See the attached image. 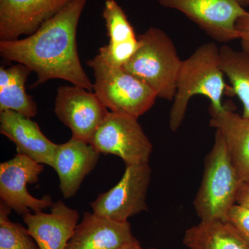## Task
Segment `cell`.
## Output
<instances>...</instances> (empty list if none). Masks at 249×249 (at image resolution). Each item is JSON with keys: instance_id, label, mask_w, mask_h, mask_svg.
I'll use <instances>...</instances> for the list:
<instances>
[{"instance_id": "2", "label": "cell", "mask_w": 249, "mask_h": 249, "mask_svg": "<svg viewBox=\"0 0 249 249\" xmlns=\"http://www.w3.org/2000/svg\"><path fill=\"white\" fill-rule=\"evenodd\" d=\"M220 67L219 48L215 42L203 44L191 56L182 60L177 91L169 114V127L175 132L186 116L188 103L193 96L202 95L211 101L210 107L220 110L222 96L229 95L231 87L226 84Z\"/></svg>"}, {"instance_id": "8", "label": "cell", "mask_w": 249, "mask_h": 249, "mask_svg": "<svg viewBox=\"0 0 249 249\" xmlns=\"http://www.w3.org/2000/svg\"><path fill=\"white\" fill-rule=\"evenodd\" d=\"M167 9L177 10L218 42L239 39L237 19L247 12L236 0H157Z\"/></svg>"}, {"instance_id": "22", "label": "cell", "mask_w": 249, "mask_h": 249, "mask_svg": "<svg viewBox=\"0 0 249 249\" xmlns=\"http://www.w3.org/2000/svg\"><path fill=\"white\" fill-rule=\"evenodd\" d=\"M226 221L249 240V207L236 204L231 210Z\"/></svg>"}, {"instance_id": "4", "label": "cell", "mask_w": 249, "mask_h": 249, "mask_svg": "<svg viewBox=\"0 0 249 249\" xmlns=\"http://www.w3.org/2000/svg\"><path fill=\"white\" fill-rule=\"evenodd\" d=\"M138 39V49L124 68L148 85L157 98L173 101L182 63L175 44L157 27L149 28Z\"/></svg>"}, {"instance_id": "23", "label": "cell", "mask_w": 249, "mask_h": 249, "mask_svg": "<svg viewBox=\"0 0 249 249\" xmlns=\"http://www.w3.org/2000/svg\"><path fill=\"white\" fill-rule=\"evenodd\" d=\"M236 29L239 34L242 50L249 53V12L241 16L236 22Z\"/></svg>"}, {"instance_id": "18", "label": "cell", "mask_w": 249, "mask_h": 249, "mask_svg": "<svg viewBox=\"0 0 249 249\" xmlns=\"http://www.w3.org/2000/svg\"><path fill=\"white\" fill-rule=\"evenodd\" d=\"M183 243L189 249H249V239L227 221H200L187 229Z\"/></svg>"}, {"instance_id": "26", "label": "cell", "mask_w": 249, "mask_h": 249, "mask_svg": "<svg viewBox=\"0 0 249 249\" xmlns=\"http://www.w3.org/2000/svg\"><path fill=\"white\" fill-rule=\"evenodd\" d=\"M236 1L244 9L249 6V0H236Z\"/></svg>"}, {"instance_id": "17", "label": "cell", "mask_w": 249, "mask_h": 249, "mask_svg": "<svg viewBox=\"0 0 249 249\" xmlns=\"http://www.w3.org/2000/svg\"><path fill=\"white\" fill-rule=\"evenodd\" d=\"M109 42L98 55L111 66L124 67L138 49V37L127 15L116 0H106L103 10Z\"/></svg>"}, {"instance_id": "21", "label": "cell", "mask_w": 249, "mask_h": 249, "mask_svg": "<svg viewBox=\"0 0 249 249\" xmlns=\"http://www.w3.org/2000/svg\"><path fill=\"white\" fill-rule=\"evenodd\" d=\"M11 208L0 202V249H40L28 229L22 224L11 222Z\"/></svg>"}, {"instance_id": "5", "label": "cell", "mask_w": 249, "mask_h": 249, "mask_svg": "<svg viewBox=\"0 0 249 249\" xmlns=\"http://www.w3.org/2000/svg\"><path fill=\"white\" fill-rule=\"evenodd\" d=\"M87 65L94 74V93L110 111L138 119L153 107L155 91L124 67L111 66L98 54Z\"/></svg>"}, {"instance_id": "12", "label": "cell", "mask_w": 249, "mask_h": 249, "mask_svg": "<svg viewBox=\"0 0 249 249\" xmlns=\"http://www.w3.org/2000/svg\"><path fill=\"white\" fill-rule=\"evenodd\" d=\"M50 209V213L41 211L24 214L23 220L40 249H67L78 225L79 213L60 200Z\"/></svg>"}, {"instance_id": "15", "label": "cell", "mask_w": 249, "mask_h": 249, "mask_svg": "<svg viewBox=\"0 0 249 249\" xmlns=\"http://www.w3.org/2000/svg\"><path fill=\"white\" fill-rule=\"evenodd\" d=\"M135 240L129 222H117L85 212L67 249H118Z\"/></svg>"}, {"instance_id": "1", "label": "cell", "mask_w": 249, "mask_h": 249, "mask_svg": "<svg viewBox=\"0 0 249 249\" xmlns=\"http://www.w3.org/2000/svg\"><path fill=\"white\" fill-rule=\"evenodd\" d=\"M88 1L71 0L25 38L0 41V55L36 73L34 88L49 80L62 79L92 91L93 83L80 63L76 42L77 29Z\"/></svg>"}, {"instance_id": "20", "label": "cell", "mask_w": 249, "mask_h": 249, "mask_svg": "<svg viewBox=\"0 0 249 249\" xmlns=\"http://www.w3.org/2000/svg\"><path fill=\"white\" fill-rule=\"evenodd\" d=\"M220 67L230 81L229 96H237L243 106L242 116L249 119V53L227 45L219 48Z\"/></svg>"}, {"instance_id": "19", "label": "cell", "mask_w": 249, "mask_h": 249, "mask_svg": "<svg viewBox=\"0 0 249 249\" xmlns=\"http://www.w3.org/2000/svg\"><path fill=\"white\" fill-rule=\"evenodd\" d=\"M32 72L22 64L0 67V111L12 110L32 118L37 115V105L26 91L28 77Z\"/></svg>"}, {"instance_id": "16", "label": "cell", "mask_w": 249, "mask_h": 249, "mask_svg": "<svg viewBox=\"0 0 249 249\" xmlns=\"http://www.w3.org/2000/svg\"><path fill=\"white\" fill-rule=\"evenodd\" d=\"M232 104L220 110L209 107L210 125L222 134L241 183L249 181V119L235 112Z\"/></svg>"}, {"instance_id": "13", "label": "cell", "mask_w": 249, "mask_h": 249, "mask_svg": "<svg viewBox=\"0 0 249 249\" xmlns=\"http://www.w3.org/2000/svg\"><path fill=\"white\" fill-rule=\"evenodd\" d=\"M0 133L14 142L18 154L53 167L57 144L51 142L31 118L16 111H0Z\"/></svg>"}, {"instance_id": "7", "label": "cell", "mask_w": 249, "mask_h": 249, "mask_svg": "<svg viewBox=\"0 0 249 249\" xmlns=\"http://www.w3.org/2000/svg\"><path fill=\"white\" fill-rule=\"evenodd\" d=\"M151 179L149 163L126 165L122 178L106 193L99 195L91 204L93 213L117 222L148 211L147 191Z\"/></svg>"}, {"instance_id": "11", "label": "cell", "mask_w": 249, "mask_h": 249, "mask_svg": "<svg viewBox=\"0 0 249 249\" xmlns=\"http://www.w3.org/2000/svg\"><path fill=\"white\" fill-rule=\"evenodd\" d=\"M71 0H0V41L32 35Z\"/></svg>"}, {"instance_id": "14", "label": "cell", "mask_w": 249, "mask_h": 249, "mask_svg": "<svg viewBox=\"0 0 249 249\" xmlns=\"http://www.w3.org/2000/svg\"><path fill=\"white\" fill-rule=\"evenodd\" d=\"M100 153L91 144L73 138L57 146L52 168L60 181L64 197H73L83 180L97 165Z\"/></svg>"}, {"instance_id": "24", "label": "cell", "mask_w": 249, "mask_h": 249, "mask_svg": "<svg viewBox=\"0 0 249 249\" xmlns=\"http://www.w3.org/2000/svg\"><path fill=\"white\" fill-rule=\"evenodd\" d=\"M237 204L249 207V181L240 188L237 197Z\"/></svg>"}, {"instance_id": "9", "label": "cell", "mask_w": 249, "mask_h": 249, "mask_svg": "<svg viewBox=\"0 0 249 249\" xmlns=\"http://www.w3.org/2000/svg\"><path fill=\"white\" fill-rule=\"evenodd\" d=\"M54 111L73 138L90 144L109 111L96 93L73 85L57 89Z\"/></svg>"}, {"instance_id": "10", "label": "cell", "mask_w": 249, "mask_h": 249, "mask_svg": "<svg viewBox=\"0 0 249 249\" xmlns=\"http://www.w3.org/2000/svg\"><path fill=\"white\" fill-rule=\"evenodd\" d=\"M43 170V164L20 154L2 162L0 164L1 201L22 216L52 207L53 201L50 196L37 199L27 191L28 183H37Z\"/></svg>"}, {"instance_id": "3", "label": "cell", "mask_w": 249, "mask_h": 249, "mask_svg": "<svg viewBox=\"0 0 249 249\" xmlns=\"http://www.w3.org/2000/svg\"><path fill=\"white\" fill-rule=\"evenodd\" d=\"M242 186L225 140L221 132L216 130L213 145L205 157L202 180L193 202L201 222L226 221L237 204Z\"/></svg>"}, {"instance_id": "6", "label": "cell", "mask_w": 249, "mask_h": 249, "mask_svg": "<svg viewBox=\"0 0 249 249\" xmlns=\"http://www.w3.org/2000/svg\"><path fill=\"white\" fill-rule=\"evenodd\" d=\"M90 144L100 154L120 157L125 166L148 163L153 148L137 118L110 111Z\"/></svg>"}, {"instance_id": "25", "label": "cell", "mask_w": 249, "mask_h": 249, "mask_svg": "<svg viewBox=\"0 0 249 249\" xmlns=\"http://www.w3.org/2000/svg\"><path fill=\"white\" fill-rule=\"evenodd\" d=\"M118 249H143L139 243L138 240L133 241V242H129L127 245L123 246L122 247Z\"/></svg>"}]
</instances>
